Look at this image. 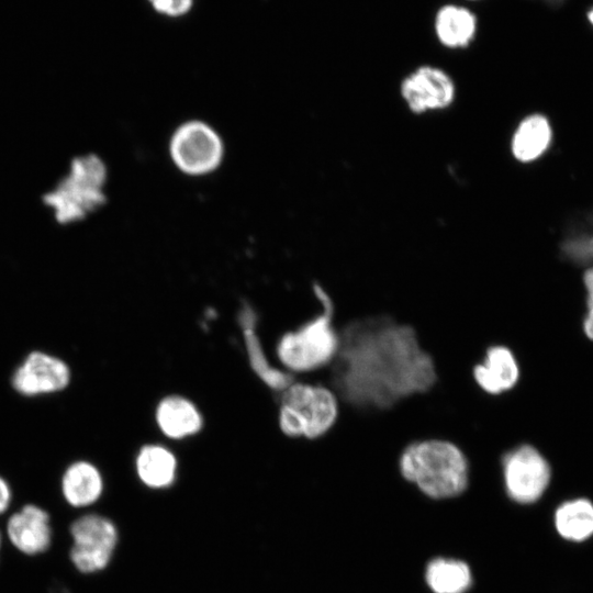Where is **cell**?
Wrapping results in <instances>:
<instances>
[{"label": "cell", "instance_id": "cell-19", "mask_svg": "<svg viewBox=\"0 0 593 593\" xmlns=\"http://www.w3.org/2000/svg\"><path fill=\"white\" fill-rule=\"evenodd\" d=\"M426 581L435 593H463L471 584V573L465 562L439 558L429 562Z\"/></svg>", "mask_w": 593, "mask_h": 593}, {"label": "cell", "instance_id": "cell-2", "mask_svg": "<svg viewBox=\"0 0 593 593\" xmlns=\"http://www.w3.org/2000/svg\"><path fill=\"white\" fill-rule=\"evenodd\" d=\"M402 479L424 495L444 500L462 494L470 481V463L454 441L428 437L409 443L396 461Z\"/></svg>", "mask_w": 593, "mask_h": 593}, {"label": "cell", "instance_id": "cell-7", "mask_svg": "<svg viewBox=\"0 0 593 593\" xmlns=\"http://www.w3.org/2000/svg\"><path fill=\"white\" fill-rule=\"evenodd\" d=\"M499 466L507 495L517 503L537 501L550 481V466L538 448L519 443L506 449Z\"/></svg>", "mask_w": 593, "mask_h": 593}, {"label": "cell", "instance_id": "cell-24", "mask_svg": "<svg viewBox=\"0 0 593 593\" xmlns=\"http://www.w3.org/2000/svg\"><path fill=\"white\" fill-rule=\"evenodd\" d=\"M11 493L7 482L0 478V514L3 513L10 503Z\"/></svg>", "mask_w": 593, "mask_h": 593}, {"label": "cell", "instance_id": "cell-26", "mask_svg": "<svg viewBox=\"0 0 593 593\" xmlns=\"http://www.w3.org/2000/svg\"><path fill=\"white\" fill-rule=\"evenodd\" d=\"M462 2H466V3H474V2H479L481 0H460Z\"/></svg>", "mask_w": 593, "mask_h": 593}, {"label": "cell", "instance_id": "cell-15", "mask_svg": "<svg viewBox=\"0 0 593 593\" xmlns=\"http://www.w3.org/2000/svg\"><path fill=\"white\" fill-rule=\"evenodd\" d=\"M155 417L160 432L171 439L186 438L202 427V416L195 405L180 395L164 398Z\"/></svg>", "mask_w": 593, "mask_h": 593}, {"label": "cell", "instance_id": "cell-20", "mask_svg": "<svg viewBox=\"0 0 593 593\" xmlns=\"http://www.w3.org/2000/svg\"><path fill=\"white\" fill-rule=\"evenodd\" d=\"M556 527L564 538H588L593 534V504L585 499L563 503L556 512Z\"/></svg>", "mask_w": 593, "mask_h": 593}, {"label": "cell", "instance_id": "cell-22", "mask_svg": "<svg viewBox=\"0 0 593 593\" xmlns=\"http://www.w3.org/2000/svg\"><path fill=\"white\" fill-rule=\"evenodd\" d=\"M153 8L166 15L178 16L187 13L193 0H148Z\"/></svg>", "mask_w": 593, "mask_h": 593}, {"label": "cell", "instance_id": "cell-23", "mask_svg": "<svg viewBox=\"0 0 593 593\" xmlns=\"http://www.w3.org/2000/svg\"><path fill=\"white\" fill-rule=\"evenodd\" d=\"M583 281L588 293V311L583 322V331L586 337L593 340V267L585 271Z\"/></svg>", "mask_w": 593, "mask_h": 593}, {"label": "cell", "instance_id": "cell-14", "mask_svg": "<svg viewBox=\"0 0 593 593\" xmlns=\"http://www.w3.org/2000/svg\"><path fill=\"white\" fill-rule=\"evenodd\" d=\"M238 320L253 370L271 389L278 391L284 390L295 380L294 374L287 370H280L269 363L255 331V313L249 306H244L239 312Z\"/></svg>", "mask_w": 593, "mask_h": 593}, {"label": "cell", "instance_id": "cell-3", "mask_svg": "<svg viewBox=\"0 0 593 593\" xmlns=\"http://www.w3.org/2000/svg\"><path fill=\"white\" fill-rule=\"evenodd\" d=\"M320 309L294 331L286 333L277 345L282 366L291 373L325 370L339 349V331L334 299L320 283L312 287Z\"/></svg>", "mask_w": 593, "mask_h": 593}, {"label": "cell", "instance_id": "cell-12", "mask_svg": "<svg viewBox=\"0 0 593 593\" xmlns=\"http://www.w3.org/2000/svg\"><path fill=\"white\" fill-rule=\"evenodd\" d=\"M68 381L67 366L42 353L31 354L13 377L14 388L27 395L60 390Z\"/></svg>", "mask_w": 593, "mask_h": 593}, {"label": "cell", "instance_id": "cell-8", "mask_svg": "<svg viewBox=\"0 0 593 593\" xmlns=\"http://www.w3.org/2000/svg\"><path fill=\"white\" fill-rule=\"evenodd\" d=\"M457 86L443 67L422 64L401 78L398 89L407 108L422 114L448 108L456 98Z\"/></svg>", "mask_w": 593, "mask_h": 593}, {"label": "cell", "instance_id": "cell-10", "mask_svg": "<svg viewBox=\"0 0 593 593\" xmlns=\"http://www.w3.org/2000/svg\"><path fill=\"white\" fill-rule=\"evenodd\" d=\"M477 388L490 396H500L514 390L522 378L516 353L505 344L486 347L482 358L471 368Z\"/></svg>", "mask_w": 593, "mask_h": 593}, {"label": "cell", "instance_id": "cell-6", "mask_svg": "<svg viewBox=\"0 0 593 593\" xmlns=\"http://www.w3.org/2000/svg\"><path fill=\"white\" fill-rule=\"evenodd\" d=\"M168 148L175 166L189 176H204L216 170L224 156L220 134L201 120H190L176 127Z\"/></svg>", "mask_w": 593, "mask_h": 593}, {"label": "cell", "instance_id": "cell-21", "mask_svg": "<svg viewBox=\"0 0 593 593\" xmlns=\"http://www.w3.org/2000/svg\"><path fill=\"white\" fill-rule=\"evenodd\" d=\"M567 257L579 264L593 262V234L570 238L562 247Z\"/></svg>", "mask_w": 593, "mask_h": 593}, {"label": "cell", "instance_id": "cell-17", "mask_svg": "<svg viewBox=\"0 0 593 593\" xmlns=\"http://www.w3.org/2000/svg\"><path fill=\"white\" fill-rule=\"evenodd\" d=\"M103 489L98 469L88 462H76L63 478V493L67 502L76 507L96 502Z\"/></svg>", "mask_w": 593, "mask_h": 593}, {"label": "cell", "instance_id": "cell-16", "mask_svg": "<svg viewBox=\"0 0 593 593\" xmlns=\"http://www.w3.org/2000/svg\"><path fill=\"white\" fill-rule=\"evenodd\" d=\"M551 141V127L544 115L532 114L517 126L511 143L513 156L529 163L544 154Z\"/></svg>", "mask_w": 593, "mask_h": 593}, {"label": "cell", "instance_id": "cell-4", "mask_svg": "<svg viewBox=\"0 0 593 593\" xmlns=\"http://www.w3.org/2000/svg\"><path fill=\"white\" fill-rule=\"evenodd\" d=\"M342 404L324 382L293 381L281 391L279 426L291 438L316 441L335 427Z\"/></svg>", "mask_w": 593, "mask_h": 593}, {"label": "cell", "instance_id": "cell-1", "mask_svg": "<svg viewBox=\"0 0 593 593\" xmlns=\"http://www.w3.org/2000/svg\"><path fill=\"white\" fill-rule=\"evenodd\" d=\"M338 331L339 349L324 383L343 407L382 412L436 384L435 361L412 325L373 314L347 320Z\"/></svg>", "mask_w": 593, "mask_h": 593}, {"label": "cell", "instance_id": "cell-25", "mask_svg": "<svg viewBox=\"0 0 593 593\" xmlns=\"http://www.w3.org/2000/svg\"><path fill=\"white\" fill-rule=\"evenodd\" d=\"M585 20L588 24L593 29V5L586 10Z\"/></svg>", "mask_w": 593, "mask_h": 593}, {"label": "cell", "instance_id": "cell-9", "mask_svg": "<svg viewBox=\"0 0 593 593\" xmlns=\"http://www.w3.org/2000/svg\"><path fill=\"white\" fill-rule=\"evenodd\" d=\"M70 534V559L79 571L92 573L108 566L118 540L110 519L97 514L81 516L71 524Z\"/></svg>", "mask_w": 593, "mask_h": 593}, {"label": "cell", "instance_id": "cell-5", "mask_svg": "<svg viewBox=\"0 0 593 593\" xmlns=\"http://www.w3.org/2000/svg\"><path fill=\"white\" fill-rule=\"evenodd\" d=\"M105 180L107 168L100 157L94 154L76 157L69 174L43 201L54 210L58 223L76 222L105 203Z\"/></svg>", "mask_w": 593, "mask_h": 593}, {"label": "cell", "instance_id": "cell-13", "mask_svg": "<svg viewBox=\"0 0 593 593\" xmlns=\"http://www.w3.org/2000/svg\"><path fill=\"white\" fill-rule=\"evenodd\" d=\"M7 533L14 547L25 555L47 550L52 541L48 514L35 505H25L8 521Z\"/></svg>", "mask_w": 593, "mask_h": 593}, {"label": "cell", "instance_id": "cell-11", "mask_svg": "<svg viewBox=\"0 0 593 593\" xmlns=\"http://www.w3.org/2000/svg\"><path fill=\"white\" fill-rule=\"evenodd\" d=\"M433 29L441 47L461 51L468 48L475 40L478 18L466 2H449L437 9Z\"/></svg>", "mask_w": 593, "mask_h": 593}, {"label": "cell", "instance_id": "cell-18", "mask_svg": "<svg viewBox=\"0 0 593 593\" xmlns=\"http://www.w3.org/2000/svg\"><path fill=\"white\" fill-rule=\"evenodd\" d=\"M175 455L159 445L144 446L136 458V471L144 484L149 488H166L176 477Z\"/></svg>", "mask_w": 593, "mask_h": 593}, {"label": "cell", "instance_id": "cell-27", "mask_svg": "<svg viewBox=\"0 0 593 593\" xmlns=\"http://www.w3.org/2000/svg\"><path fill=\"white\" fill-rule=\"evenodd\" d=\"M0 547H1V535H0Z\"/></svg>", "mask_w": 593, "mask_h": 593}]
</instances>
